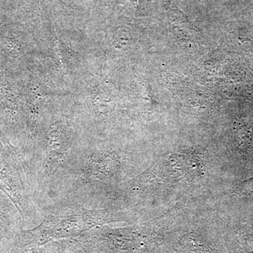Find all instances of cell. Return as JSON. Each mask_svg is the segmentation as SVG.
<instances>
[{"mask_svg":"<svg viewBox=\"0 0 253 253\" xmlns=\"http://www.w3.org/2000/svg\"><path fill=\"white\" fill-rule=\"evenodd\" d=\"M239 191L245 194L253 193V178L249 181H244L240 186Z\"/></svg>","mask_w":253,"mask_h":253,"instance_id":"5","label":"cell"},{"mask_svg":"<svg viewBox=\"0 0 253 253\" xmlns=\"http://www.w3.org/2000/svg\"><path fill=\"white\" fill-rule=\"evenodd\" d=\"M0 191L13 203L23 217L30 211L28 186L23 179L22 169L14 155L0 143Z\"/></svg>","mask_w":253,"mask_h":253,"instance_id":"2","label":"cell"},{"mask_svg":"<svg viewBox=\"0 0 253 253\" xmlns=\"http://www.w3.org/2000/svg\"><path fill=\"white\" fill-rule=\"evenodd\" d=\"M117 157L104 151H92L80 160L76 174L78 186L96 189L113 179L119 169Z\"/></svg>","mask_w":253,"mask_h":253,"instance_id":"3","label":"cell"},{"mask_svg":"<svg viewBox=\"0 0 253 253\" xmlns=\"http://www.w3.org/2000/svg\"><path fill=\"white\" fill-rule=\"evenodd\" d=\"M109 221V213L106 210L71 206L46 214L39 225L26 234L31 236L32 244L41 246L52 240L79 235Z\"/></svg>","mask_w":253,"mask_h":253,"instance_id":"1","label":"cell"},{"mask_svg":"<svg viewBox=\"0 0 253 253\" xmlns=\"http://www.w3.org/2000/svg\"><path fill=\"white\" fill-rule=\"evenodd\" d=\"M71 147L67 127L61 122L54 123L50 127L43 160V176L49 178L56 173L61 164L67 160Z\"/></svg>","mask_w":253,"mask_h":253,"instance_id":"4","label":"cell"}]
</instances>
